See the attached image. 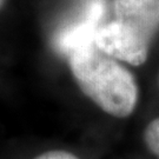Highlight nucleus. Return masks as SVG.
I'll return each instance as SVG.
<instances>
[{
	"instance_id": "obj_1",
	"label": "nucleus",
	"mask_w": 159,
	"mask_h": 159,
	"mask_svg": "<svg viewBox=\"0 0 159 159\" xmlns=\"http://www.w3.org/2000/svg\"><path fill=\"white\" fill-rule=\"evenodd\" d=\"M68 65L81 92L100 110L116 118L133 113L139 97L134 75L94 43L72 52Z\"/></svg>"
},
{
	"instance_id": "obj_2",
	"label": "nucleus",
	"mask_w": 159,
	"mask_h": 159,
	"mask_svg": "<svg viewBox=\"0 0 159 159\" xmlns=\"http://www.w3.org/2000/svg\"><path fill=\"white\" fill-rule=\"evenodd\" d=\"M98 50L118 61L139 66L146 61L151 41L118 21L102 25L93 40Z\"/></svg>"
},
{
	"instance_id": "obj_3",
	"label": "nucleus",
	"mask_w": 159,
	"mask_h": 159,
	"mask_svg": "<svg viewBox=\"0 0 159 159\" xmlns=\"http://www.w3.org/2000/svg\"><path fill=\"white\" fill-rule=\"evenodd\" d=\"M105 6L102 0H90L81 14L59 30L54 37V46L60 53L70 56L80 47L92 44L98 29L102 26L100 20Z\"/></svg>"
},
{
	"instance_id": "obj_4",
	"label": "nucleus",
	"mask_w": 159,
	"mask_h": 159,
	"mask_svg": "<svg viewBox=\"0 0 159 159\" xmlns=\"http://www.w3.org/2000/svg\"><path fill=\"white\" fill-rule=\"evenodd\" d=\"M114 20L148 41L159 32V0H114Z\"/></svg>"
},
{
	"instance_id": "obj_5",
	"label": "nucleus",
	"mask_w": 159,
	"mask_h": 159,
	"mask_svg": "<svg viewBox=\"0 0 159 159\" xmlns=\"http://www.w3.org/2000/svg\"><path fill=\"white\" fill-rule=\"evenodd\" d=\"M143 138L148 151L159 159V117L152 119L146 125Z\"/></svg>"
},
{
	"instance_id": "obj_6",
	"label": "nucleus",
	"mask_w": 159,
	"mask_h": 159,
	"mask_svg": "<svg viewBox=\"0 0 159 159\" xmlns=\"http://www.w3.org/2000/svg\"><path fill=\"white\" fill-rule=\"evenodd\" d=\"M34 159H79L77 156H74L71 152L63 151V150H52L44 152L40 156L35 157Z\"/></svg>"
},
{
	"instance_id": "obj_7",
	"label": "nucleus",
	"mask_w": 159,
	"mask_h": 159,
	"mask_svg": "<svg viewBox=\"0 0 159 159\" xmlns=\"http://www.w3.org/2000/svg\"><path fill=\"white\" fill-rule=\"evenodd\" d=\"M4 2H5V0H0V8L2 7V5H4Z\"/></svg>"
}]
</instances>
